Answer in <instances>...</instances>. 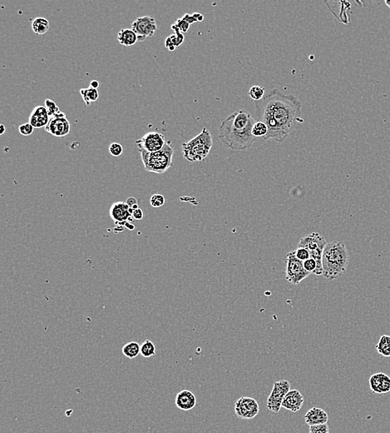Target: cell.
Masks as SVG:
<instances>
[{
  "label": "cell",
  "mask_w": 390,
  "mask_h": 433,
  "mask_svg": "<svg viewBox=\"0 0 390 433\" xmlns=\"http://www.w3.org/2000/svg\"><path fill=\"white\" fill-rule=\"evenodd\" d=\"M138 151L146 171L162 174L172 165L174 149L170 141L166 142L160 151L149 153L141 149Z\"/></svg>",
  "instance_id": "obj_4"
},
{
  "label": "cell",
  "mask_w": 390,
  "mask_h": 433,
  "mask_svg": "<svg viewBox=\"0 0 390 433\" xmlns=\"http://www.w3.org/2000/svg\"><path fill=\"white\" fill-rule=\"evenodd\" d=\"M118 40L125 47H131L138 42V36L132 29H124L119 31Z\"/></svg>",
  "instance_id": "obj_19"
},
{
  "label": "cell",
  "mask_w": 390,
  "mask_h": 433,
  "mask_svg": "<svg viewBox=\"0 0 390 433\" xmlns=\"http://www.w3.org/2000/svg\"><path fill=\"white\" fill-rule=\"evenodd\" d=\"M122 353L128 358H136L139 354H141V346L138 342H128V343L124 345V347H122Z\"/></svg>",
  "instance_id": "obj_21"
},
{
  "label": "cell",
  "mask_w": 390,
  "mask_h": 433,
  "mask_svg": "<svg viewBox=\"0 0 390 433\" xmlns=\"http://www.w3.org/2000/svg\"><path fill=\"white\" fill-rule=\"evenodd\" d=\"M34 128L30 123L22 124L18 128L20 134H22V136H30V135H31L34 133Z\"/></svg>",
  "instance_id": "obj_33"
},
{
  "label": "cell",
  "mask_w": 390,
  "mask_h": 433,
  "mask_svg": "<svg viewBox=\"0 0 390 433\" xmlns=\"http://www.w3.org/2000/svg\"><path fill=\"white\" fill-rule=\"evenodd\" d=\"M328 421V413L320 407H312L304 415V421L310 426L326 424Z\"/></svg>",
  "instance_id": "obj_18"
},
{
  "label": "cell",
  "mask_w": 390,
  "mask_h": 433,
  "mask_svg": "<svg viewBox=\"0 0 390 433\" xmlns=\"http://www.w3.org/2000/svg\"><path fill=\"white\" fill-rule=\"evenodd\" d=\"M268 133V129L266 124L263 122L258 121L254 124L253 129H252V134L256 138H264Z\"/></svg>",
  "instance_id": "obj_25"
},
{
  "label": "cell",
  "mask_w": 390,
  "mask_h": 433,
  "mask_svg": "<svg viewBox=\"0 0 390 433\" xmlns=\"http://www.w3.org/2000/svg\"><path fill=\"white\" fill-rule=\"evenodd\" d=\"M50 120V116L45 106L35 107L30 114V124H32L34 129H41L42 127L47 126Z\"/></svg>",
  "instance_id": "obj_17"
},
{
  "label": "cell",
  "mask_w": 390,
  "mask_h": 433,
  "mask_svg": "<svg viewBox=\"0 0 390 433\" xmlns=\"http://www.w3.org/2000/svg\"><path fill=\"white\" fill-rule=\"evenodd\" d=\"M132 30L138 36V41L144 42L146 39L152 38L155 35L158 30L156 20L150 16L138 18L132 23Z\"/></svg>",
  "instance_id": "obj_9"
},
{
  "label": "cell",
  "mask_w": 390,
  "mask_h": 433,
  "mask_svg": "<svg viewBox=\"0 0 390 433\" xmlns=\"http://www.w3.org/2000/svg\"><path fill=\"white\" fill-rule=\"evenodd\" d=\"M132 218L134 220H142L144 218V212L141 208H136L132 212Z\"/></svg>",
  "instance_id": "obj_36"
},
{
  "label": "cell",
  "mask_w": 390,
  "mask_h": 433,
  "mask_svg": "<svg viewBox=\"0 0 390 433\" xmlns=\"http://www.w3.org/2000/svg\"><path fill=\"white\" fill-rule=\"evenodd\" d=\"M294 254L296 256V258L302 260V262H304V261L310 258L309 251L304 248H297L296 250H294Z\"/></svg>",
  "instance_id": "obj_31"
},
{
  "label": "cell",
  "mask_w": 390,
  "mask_h": 433,
  "mask_svg": "<svg viewBox=\"0 0 390 433\" xmlns=\"http://www.w3.org/2000/svg\"><path fill=\"white\" fill-rule=\"evenodd\" d=\"M109 152H110L112 156L119 157L122 154L124 149H122L121 144H118V143H114L109 147Z\"/></svg>",
  "instance_id": "obj_30"
},
{
  "label": "cell",
  "mask_w": 390,
  "mask_h": 433,
  "mask_svg": "<svg viewBox=\"0 0 390 433\" xmlns=\"http://www.w3.org/2000/svg\"><path fill=\"white\" fill-rule=\"evenodd\" d=\"M376 350L378 353L386 357L390 356V336L383 335L376 345Z\"/></svg>",
  "instance_id": "obj_23"
},
{
  "label": "cell",
  "mask_w": 390,
  "mask_h": 433,
  "mask_svg": "<svg viewBox=\"0 0 390 433\" xmlns=\"http://www.w3.org/2000/svg\"><path fill=\"white\" fill-rule=\"evenodd\" d=\"M386 4L388 8H390V0H386Z\"/></svg>",
  "instance_id": "obj_43"
},
{
  "label": "cell",
  "mask_w": 390,
  "mask_h": 433,
  "mask_svg": "<svg viewBox=\"0 0 390 433\" xmlns=\"http://www.w3.org/2000/svg\"><path fill=\"white\" fill-rule=\"evenodd\" d=\"M290 391V383L287 380L276 381L273 385L272 392L267 399L266 406L268 410L278 413L282 408V401L284 396Z\"/></svg>",
  "instance_id": "obj_8"
},
{
  "label": "cell",
  "mask_w": 390,
  "mask_h": 433,
  "mask_svg": "<svg viewBox=\"0 0 390 433\" xmlns=\"http://www.w3.org/2000/svg\"><path fill=\"white\" fill-rule=\"evenodd\" d=\"M0 128H1V132H0V134H4V132H5L4 125H2V124H1V126H0Z\"/></svg>",
  "instance_id": "obj_42"
},
{
  "label": "cell",
  "mask_w": 390,
  "mask_h": 433,
  "mask_svg": "<svg viewBox=\"0 0 390 433\" xmlns=\"http://www.w3.org/2000/svg\"><path fill=\"white\" fill-rule=\"evenodd\" d=\"M370 386L374 393H388L390 392V377L383 372L373 374L370 378Z\"/></svg>",
  "instance_id": "obj_14"
},
{
  "label": "cell",
  "mask_w": 390,
  "mask_h": 433,
  "mask_svg": "<svg viewBox=\"0 0 390 433\" xmlns=\"http://www.w3.org/2000/svg\"><path fill=\"white\" fill-rule=\"evenodd\" d=\"M309 433H330L328 424H320L310 426Z\"/></svg>",
  "instance_id": "obj_32"
},
{
  "label": "cell",
  "mask_w": 390,
  "mask_h": 433,
  "mask_svg": "<svg viewBox=\"0 0 390 433\" xmlns=\"http://www.w3.org/2000/svg\"><path fill=\"white\" fill-rule=\"evenodd\" d=\"M126 204L130 207V208H132L134 210L136 209V208H138V201H136V198H129L128 200H126Z\"/></svg>",
  "instance_id": "obj_37"
},
{
  "label": "cell",
  "mask_w": 390,
  "mask_h": 433,
  "mask_svg": "<svg viewBox=\"0 0 390 433\" xmlns=\"http://www.w3.org/2000/svg\"><path fill=\"white\" fill-rule=\"evenodd\" d=\"M327 242L318 233H312L304 236L300 241L298 248H304L309 251L310 256L312 259L316 260L317 262V268L314 274L323 275V264H322V257H323L324 249L326 248Z\"/></svg>",
  "instance_id": "obj_6"
},
{
  "label": "cell",
  "mask_w": 390,
  "mask_h": 433,
  "mask_svg": "<svg viewBox=\"0 0 390 433\" xmlns=\"http://www.w3.org/2000/svg\"><path fill=\"white\" fill-rule=\"evenodd\" d=\"M150 203H151L152 207H154V208H160V207H162L164 205L165 198L162 194L156 193L154 196H152Z\"/></svg>",
  "instance_id": "obj_29"
},
{
  "label": "cell",
  "mask_w": 390,
  "mask_h": 433,
  "mask_svg": "<svg viewBox=\"0 0 390 433\" xmlns=\"http://www.w3.org/2000/svg\"><path fill=\"white\" fill-rule=\"evenodd\" d=\"M190 25L188 22H186L183 19H179L176 20V22L174 25H172V30L175 32V34H184L186 33L189 30Z\"/></svg>",
  "instance_id": "obj_26"
},
{
  "label": "cell",
  "mask_w": 390,
  "mask_h": 433,
  "mask_svg": "<svg viewBox=\"0 0 390 433\" xmlns=\"http://www.w3.org/2000/svg\"><path fill=\"white\" fill-rule=\"evenodd\" d=\"M304 401V396L302 392L296 389H293L284 396V400L282 401V407L292 412H296L302 409Z\"/></svg>",
  "instance_id": "obj_15"
},
{
  "label": "cell",
  "mask_w": 390,
  "mask_h": 433,
  "mask_svg": "<svg viewBox=\"0 0 390 433\" xmlns=\"http://www.w3.org/2000/svg\"><path fill=\"white\" fill-rule=\"evenodd\" d=\"M304 267L307 272H309L310 273H312V272L314 273V272H316V268H317V262H316V260L309 258L306 261H304Z\"/></svg>",
  "instance_id": "obj_35"
},
{
  "label": "cell",
  "mask_w": 390,
  "mask_h": 433,
  "mask_svg": "<svg viewBox=\"0 0 390 433\" xmlns=\"http://www.w3.org/2000/svg\"><path fill=\"white\" fill-rule=\"evenodd\" d=\"M254 105L257 119L268 129L263 138L266 141L273 139L277 143L284 142L297 122H303L300 100L293 94H282L277 89H272L262 100L254 102Z\"/></svg>",
  "instance_id": "obj_1"
},
{
  "label": "cell",
  "mask_w": 390,
  "mask_h": 433,
  "mask_svg": "<svg viewBox=\"0 0 390 433\" xmlns=\"http://www.w3.org/2000/svg\"><path fill=\"white\" fill-rule=\"evenodd\" d=\"M193 15L196 18V20H198V22H202L203 20H204V16L202 14L195 13V14H193Z\"/></svg>",
  "instance_id": "obj_40"
},
{
  "label": "cell",
  "mask_w": 390,
  "mask_h": 433,
  "mask_svg": "<svg viewBox=\"0 0 390 433\" xmlns=\"http://www.w3.org/2000/svg\"><path fill=\"white\" fill-rule=\"evenodd\" d=\"M350 256L344 243L342 242L327 243L322 257L323 276L326 279H337L346 272Z\"/></svg>",
  "instance_id": "obj_3"
},
{
  "label": "cell",
  "mask_w": 390,
  "mask_h": 433,
  "mask_svg": "<svg viewBox=\"0 0 390 433\" xmlns=\"http://www.w3.org/2000/svg\"><path fill=\"white\" fill-rule=\"evenodd\" d=\"M156 354V346L151 340H146L141 345V355L146 358L155 356Z\"/></svg>",
  "instance_id": "obj_24"
},
{
  "label": "cell",
  "mask_w": 390,
  "mask_h": 433,
  "mask_svg": "<svg viewBox=\"0 0 390 433\" xmlns=\"http://www.w3.org/2000/svg\"><path fill=\"white\" fill-rule=\"evenodd\" d=\"M132 212L134 209L130 208L126 202H116L112 205L109 213L110 217L116 223V225L122 227L126 225L128 222L132 221Z\"/></svg>",
  "instance_id": "obj_13"
},
{
  "label": "cell",
  "mask_w": 390,
  "mask_h": 433,
  "mask_svg": "<svg viewBox=\"0 0 390 433\" xmlns=\"http://www.w3.org/2000/svg\"><path fill=\"white\" fill-rule=\"evenodd\" d=\"M165 45L166 47L168 48V50H170V51H174V50H176L175 46H174V45H173L172 43V41H170L169 37H168V39L166 40Z\"/></svg>",
  "instance_id": "obj_39"
},
{
  "label": "cell",
  "mask_w": 390,
  "mask_h": 433,
  "mask_svg": "<svg viewBox=\"0 0 390 433\" xmlns=\"http://www.w3.org/2000/svg\"><path fill=\"white\" fill-rule=\"evenodd\" d=\"M169 39H170V41H172V43L176 48L180 47V45H182L183 42H184V40H185L184 35L182 33L170 35Z\"/></svg>",
  "instance_id": "obj_34"
},
{
  "label": "cell",
  "mask_w": 390,
  "mask_h": 433,
  "mask_svg": "<svg viewBox=\"0 0 390 433\" xmlns=\"http://www.w3.org/2000/svg\"><path fill=\"white\" fill-rule=\"evenodd\" d=\"M90 87L92 88V89H96L99 87V82L98 81H96V80H94V81H92L91 84H90Z\"/></svg>",
  "instance_id": "obj_41"
},
{
  "label": "cell",
  "mask_w": 390,
  "mask_h": 433,
  "mask_svg": "<svg viewBox=\"0 0 390 433\" xmlns=\"http://www.w3.org/2000/svg\"><path fill=\"white\" fill-rule=\"evenodd\" d=\"M80 94L86 106H90L91 104L96 102L99 97L98 89H92L91 87H89L88 89H80Z\"/></svg>",
  "instance_id": "obj_22"
},
{
  "label": "cell",
  "mask_w": 390,
  "mask_h": 433,
  "mask_svg": "<svg viewBox=\"0 0 390 433\" xmlns=\"http://www.w3.org/2000/svg\"><path fill=\"white\" fill-rule=\"evenodd\" d=\"M45 108L47 109L48 114L50 116V119L54 117L56 114H58L60 109L57 106V104L55 102L52 101L51 99H46L45 100Z\"/></svg>",
  "instance_id": "obj_28"
},
{
  "label": "cell",
  "mask_w": 390,
  "mask_h": 433,
  "mask_svg": "<svg viewBox=\"0 0 390 433\" xmlns=\"http://www.w3.org/2000/svg\"><path fill=\"white\" fill-rule=\"evenodd\" d=\"M286 272V278L287 281L293 285H298L299 283L309 277V272H307L304 267V262L298 259L294 254V251L287 253Z\"/></svg>",
  "instance_id": "obj_7"
},
{
  "label": "cell",
  "mask_w": 390,
  "mask_h": 433,
  "mask_svg": "<svg viewBox=\"0 0 390 433\" xmlns=\"http://www.w3.org/2000/svg\"><path fill=\"white\" fill-rule=\"evenodd\" d=\"M176 406L182 411L192 410L196 405V397L192 391L182 390L176 396Z\"/></svg>",
  "instance_id": "obj_16"
},
{
  "label": "cell",
  "mask_w": 390,
  "mask_h": 433,
  "mask_svg": "<svg viewBox=\"0 0 390 433\" xmlns=\"http://www.w3.org/2000/svg\"><path fill=\"white\" fill-rule=\"evenodd\" d=\"M259 411V404L256 400L249 396L240 397L234 403V412L240 419L250 420L256 416Z\"/></svg>",
  "instance_id": "obj_10"
},
{
  "label": "cell",
  "mask_w": 390,
  "mask_h": 433,
  "mask_svg": "<svg viewBox=\"0 0 390 433\" xmlns=\"http://www.w3.org/2000/svg\"><path fill=\"white\" fill-rule=\"evenodd\" d=\"M182 19L190 25H192L194 23H198V20H196V18L194 17V15H188V14H186V15L183 16Z\"/></svg>",
  "instance_id": "obj_38"
},
{
  "label": "cell",
  "mask_w": 390,
  "mask_h": 433,
  "mask_svg": "<svg viewBox=\"0 0 390 433\" xmlns=\"http://www.w3.org/2000/svg\"><path fill=\"white\" fill-rule=\"evenodd\" d=\"M45 130L54 136L62 138L67 136L71 130L70 123L68 120L66 114L62 112H60L54 117L50 119Z\"/></svg>",
  "instance_id": "obj_11"
},
{
  "label": "cell",
  "mask_w": 390,
  "mask_h": 433,
  "mask_svg": "<svg viewBox=\"0 0 390 433\" xmlns=\"http://www.w3.org/2000/svg\"><path fill=\"white\" fill-rule=\"evenodd\" d=\"M212 147V136L208 129L199 135L182 144L183 156L189 162L204 161Z\"/></svg>",
  "instance_id": "obj_5"
},
{
  "label": "cell",
  "mask_w": 390,
  "mask_h": 433,
  "mask_svg": "<svg viewBox=\"0 0 390 433\" xmlns=\"http://www.w3.org/2000/svg\"><path fill=\"white\" fill-rule=\"evenodd\" d=\"M166 140L163 134L156 132H151L145 134L142 138L136 142L138 149H144L149 153L160 151L166 144Z\"/></svg>",
  "instance_id": "obj_12"
},
{
  "label": "cell",
  "mask_w": 390,
  "mask_h": 433,
  "mask_svg": "<svg viewBox=\"0 0 390 433\" xmlns=\"http://www.w3.org/2000/svg\"><path fill=\"white\" fill-rule=\"evenodd\" d=\"M50 22L44 18H36L32 23V30L38 35L47 34L50 30Z\"/></svg>",
  "instance_id": "obj_20"
},
{
  "label": "cell",
  "mask_w": 390,
  "mask_h": 433,
  "mask_svg": "<svg viewBox=\"0 0 390 433\" xmlns=\"http://www.w3.org/2000/svg\"><path fill=\"white\" fill-rule=\"evenodd\" d=\"M254 120L249 112L240 109L228 116L219 127L218 138L223 145L234 151H244L256 142L252 134Z\"/></svg>",
  "instance_id": "obj_2"
},
{
  "label": "cell",
  "mask_w": 390,
  "mask_h": 433,
  "mask_svg": "<svg viewBox=\"0 0 390 433\" xmlns=\"http://www.w3.org/2000/svg\"><path fill=\"white\" fill-rule=\"evenodd\" d=\"M249 96L254 102L262 100L264 96V88L262 86H253L250 89Z\"/></svg>",
  "instance_id": "obj_27"
}]
</instances>
